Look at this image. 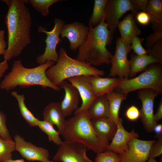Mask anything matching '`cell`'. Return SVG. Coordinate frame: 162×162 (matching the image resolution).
<instances>
[{
    "label": "cell",
    "mask_w": 162,
    "mask_h": 162,
    "mask_svg": "<svg viewBox=\"0 0 162 162\" xmlns=\"http://www.w3.org/2000/svg\"><path fill=\"white\" fill-rule=\"evenodd\" d=\"M8 9L5 17L8 31V46L3 56L8 62L21 54L31 42V14L26 4L28 0H3Z\"/></svg>",
    "instance_id": "cell-1"
},
{
    "label": "cell",
    "mask_w": 162,
    "mask_h": 162,
    "mask_svg": "<svg viewBox=\"0 0 162 162\" xmlns=\"http://www.w3.org/2000/svg\"><path fill=\"white\" fill-rule=\"evenodd\" d=\"M88 27L87 38L79 48L76 59L95 67L110 64L113 55L106 47L111 43L113 34L108 29L104 16L98 25Z\"/></svg>",
    "instance_id": "cell-2"
},
{
    "label": "cell",
    "mask_w": 162,
    "mask_h": 162,
    "mask_svg": "<svg viewBox=\"0 0 162 162\" xmlns=\"http://www.w3.org/2000/svg\"><path fill=\"white\" fill-rule=\"evenodd\" d=\"M54 63L50 62L34 68L25 67L20 60L15 61L11 71L5 76L0 84L2 90L9 91L17 86L25 88L39 86L44 88H51L56 91L59 87L52 83L47 77L46 72Z\"/></svg>",
    "instance_id": "cell-3"
},
{
    "label": "cell",
    "mask_w": 162,
    "mask_h": 162,
    "mask_svg": "<svg viewBox=\"0 0 162 162\" xmlns=\"http://www.w3.org/2000/svg\"><path fill=\"white\" fill-rule=\"evenodd\" d=\"M60 135L64 140L82 143L97 153L106 150L93 128L87 111L66 120Z\"/></svg>",
    "instance_id": "cell-4"
},
{
    "label": "cell",
    "mask_w": 162,
    "mask_h": 162,
    "mask_svg": "<svg viewBox=\"0 0 162 162\" xmlns=\"http://www.w3.org/2000/svg\"><path fill=\"white\" fill-rule=\"evenodd\" d=\"M56 63L46 70L48 79L54 84L59 87L62 83L70 78L80 76H103L104 71L85 62L72 58L67 54L65 50L61 47Z\"/></svg>",
    "instance_id": "cell-5"
},
{
    "label": "cell",
    "mask_w": 162,
    "mask_h": 162,
    "mask_svg": "<svg viewBox=\"0 0 162 162\" xmlns=\"http://www.w3.org/2000/svg\"><path fill=\"white\" fill-rule=\"evenodd\" d=\"M116 88L127 95L136 90L151 89L158 93L162 92V68L158 64L148 66L138 76L132 78L120 79Z\"/></svg>",
    "instance_id": "cell-6"
},
{
    "label": "cell",
    "mask_w": 162,
    "mask_h": 162,
    "mask_svg": "<svg viewBox=\"0 0 162 162\" xmlns=\"http://www.w3.org/2000/svg\"><path fill=\"white\" fill-rule=\"evenodd\" d=\"M64 23L62 20L56 18L54 20V26L50 31L46 30L45 28L40 26L38 28V32L44 33L46 35L45 40L46 46L44 53L37 56V62L40 65L50 62H57L58 59V56L56 52V47L58 44L62 40L60 38L62 28Z\"/></svg>",
    "instance_id": "cell-7"
},
{
    "label": "cell",
    "mask_w": 162,
    "mask_h": 162,
    "mask_svg": "<svg viewBox=\"0 0 162 162\" xmlns=\"http://www.w3.org/2000/svg\"><path fill=\"white\" fill-rule=\"evenodd\" d=\"M131 50L130 45L128 44L120 37H118L115 52L111 59L110 76L115 77L118 76L120 79L128 78L130 65L128 55Z\"/></svg>",
    "instance_id": "cell-8"
},
{
    "label": "cell",
    "mask_w": 162,
    "mask_h": 162,
    "mask_svg": "<svg viewBox=\"0 0 162 162\" xmlns=\"http://www.w3.org/2000/svg\"><path fill=\"white\" fill-rule=\"evenodd\" d=\"M87 147L76 142L62 141L53 160L62 162H93L87 156Z\"/></svg>",
    "instance_id": "cell-9"
},
{
    "label": "cell",
    "mask_w": 162,
    "mask_h": 162,
    "mask_svg": "<svg viewBox=\"0 0 162 162\" xmlns=\"http://www.w3.org/2000/svg\"><path fill=\"white\" fill-rule=\"evenodd\" d=\"M129 11L133 15L137 13L131 0H108L104 20L108 29L113 34L116 32L121 18Z\"/></svg>",
    "instance_id": "cell-10"
},
{
    "label": "cell",
    "mask_w": 162,
    "mask_h": 162,
    "mask_svg": "<svg viewBox=\"0 0 162 162\" xmlns=\"http://www.w3.org/2000/svg\"><path fill=\"white\" fill-rule=\"evenodd\" d=\"M158 93L150 89L139 90L138 98L141 101L142 106L140 110L141 121L146 131L153 132L154 128L157 124L154 118V102Z\"/></svg>",
    "instance_id": "cell-11"
},
{
    "label": "cell",
    "mask_w": 162,
    "mask_h": 162,
    "mask_svg": "<svg viewBox=\"0 0 162 162\" xmlns=\"http://www.w3.org/2000/svg\"><path fill=\"white\" fill-rule=\"evenodd\" d=\"M155 140H145L134 138L128 142V149L118 154L120 162H146L151 147Z\"/></svg>",
    "instance_id": "cell-12"
},
{
    "label": "cell",
    "mask_w": 162,
    "mask_h": 162,
    "mask_svg": "<svg viewBox=\"0 0 162 162\" xmlns=\"http://www.w3.org/2000/svg\"><path fill=\"white\" fill-rule=\"evenodd\" d=\"M15 150L26 160L41 162H56L50 160L49 151L43 147H38L28 142L21 136L16 134L14 137Z\"/></svg>",
    "instance_id": "cell-13"
},
{
    "label": "cell",
    "mask_w": 162,
    "mask_h": 162,
    "mask_svg": "<svg viewBox=\"0 0 162 162\" xmlns=\"http://www.w3.org/2000/svg\"><path fill=\"white\" fill-rule=\"evenodd\" d=\"M89 31V27L78 22L65 24L62 26L60 35L62 38H66L70 43V48L75 51L85 41Z\"/></svg>",
    "instance_id": "cell-14"
},
{
    "label": "cell",
    "mask_w": 162,
    "mask_h": 162,
    "mask_svg": "<svg viewBox=\"0 0 162 162\" xmlns=\"http://www.w3.org/2000/svg\"><path fill=\"white\" fill-rule=\"evenodd\" d=\"M77 89L82 100L81 106L74 112V115L88 110L96 98L87 76H80L67 80Z\"/></svg>",
    "instance_id": "cell-15"
},
{
    "label": "cell",
    "mask_w": 162,
    "mask_h": 162,
    "mask_svg": "<svg viewBox=\"0 0 162 162\" xmlns=\"http://www.w3.org/2000/svg\"><path fill=\"white\" fill-rule=\"evenodd\" d=\"M121 118L116 124V132L106 149L118 154L123 153L128 149V143L130 140L139 137L138 134L134 129L130 132L127 131L123 126Z\"/></svg>",
    "instance_id": "cell-16"
},
{
    "label": "cell",
    "mask_w": 162,
    "mask_h": 162,
    "mask_svg": "<svg viewBox=\"0 0 162 162\" xmlns=\"http://www.w3.org/2000/svg\"><path fill=\"white\" fill-rule=\"evenodd\" d=\"M59 87L63 89L65 92L64 98L60 103V105L65 118L71 115L79 108L80 95L76 88L69 82L64 81Z\"/></svg>",
    "instance_id": "cell-17"
},
{
    "label": "cell",
    "mask_w": 162,
    "mask_h": 162,
    "mask_svg": "<svg viewBox=\"0 0 162 162\" xmlns=\"http://www.w3.org/2000/svg\"><path fill=\"white\" fill-rule=\"evenodd\" d=\"M93 128L103 144L106 148L117 130L116 124L109 117L91 120Z\"/></svg>",
    "instance_id": "cell-18"
},
{
    "label": "cell",
    "mask_w": 162,
    "mask_h": 162,
    "mask_svg": "<svg viewBox=\"0 0 162 162\" xmlns=\"http://www.w3.org/2000/svg\"><path fill=\"white\" fill-rule=\"evenodd\" d=\"M87 76L96 97L113 92L116 88L120 80L119 78L102 77L98 75Z\"/></svg>",
    "instance_id": "cell-19"
},
{
    "label": "cell",
    "mask_w": 162,
    "mask_h": 162,
    "mask_svg": "<svg viewBox=\"0 0 162 162\" xmlns=\"http://www.w3.org/2000/svg\"><path fill=\"white\" fill-rule=\"evenodd\" d=\"M117 28L121 35L120 38L129 45H130L131 39L134 37L139 36L141 33L134 15L132 14H128L120 21Z\"/></svg>",
    "instance_id": "cell-20"
},
{
    "label": "cell",
    "mask_w": 162,
    "mask_h": 162,
    "mask_svg": "<svg viewBox=\"0 0 162 162\" xmlns=\"http://www.w3.org/2000/svg\"><path fill=\"white\" fill-rule=\"evenodd\" d=\"M43 120L56 126L60 135L66 120L61 110L60 103L51 102L45 107L43 112Z\"/></svg>",
    "instance_id": "cell-21"
},
{
    "label": "cell",
    "mask_w": 162,
    "mask_h": 162,
    "mask_svg": "<svg viewBox=\"0 0 162 162\" xmlns=\"http://www.w3.org/2000/svg\"><path fill=\"white\" fill-rule=\"evenodd\" d=\"M129 63V76L131 77L144 70L150 65L154 64H160L159 61L151 56L148 54L138 56L135 53L132 54Z\"/></svg>",
    "instance_id": "cell-22"
},
{
    "label": "cell",
    "mask_w": 162,
    "mask_h": 162,
    "mask_svg": "<svg viewBox=\"0 0 162 162\" xmlns=\"http://www.w3.org/2000/svg\"><path fill=\"white\" fill-rule=\"evenodd\" d=\"M87 111L91 120L109 117V104L106 95L96 97Z\"/></svg>",
    "instance_id": "cell-23"
},
{
    "label": "cell",
    "mask_w": 162,
    "mask_h": 162,
    "mask_svg": "<svg viewBox=\"0 0 162 162\" xmlns=\"http://www.w3.org/2000/svg\"><path fill=\"white\" fill-rule=\"evenodd\" d=\"M146 12L154 31L162 30V1L149 0Z\"/></svg>",
    "instance_id": "cell-24"
},
{
    "label": "cell",
    "mask_w": 162,
    "mask_h": 162,
    "mask_svg": "<svg viewBox=\"0 0 162 162\" xmlns=\"http://www.w3.org/2000/svg\"><path fill=\"white\" fill-rule=\"evenodd\" d=\"M106 95L109 104V117L117 124L121 119L118 115L121 104L126 99L127 95L113 91Z\"/></svg>",
    "instance_id": "cell-25"
},
{
    "label": "cell",
    "mask_w": 162,
    "mask_h": 162,
    "mask_svg": "<svg viewBox=\"0 0 162 162\" xmlns=\"http://www.w3.org/2000/svg\"><path fill=\"white\" fill-rule=\"evenodd\" d=\"M11 95L17 100L20 113L24 119L31 127L37 126L39 120L34 116L26 106L24 95L19 94L16 91L11 92Z\"/></svg>",
    "instance_id": "cell-26"
},
{
    "label": "cell",
    "mask_w": 162,
    "mask_h": 162,
    "mask_svg": "<svg viewBox=\"0 0 162 162\" xmlns=\"http://www.w3.org/2000/svg\"><path fill=\"white\" fill-rule=\"evenodd\" d=\"M108 0H94L92 14L88 22L89 26L98 25L105 16V11Z\"/></svg>",
    "instance_id": "cell-27"
},
{
    "label": "cell",
    "mask_w": 162,
    "mask_h": 162,
    "mask_svg": "<svg viewBox=\"0 0 162 162\" xmlns=\"http://www.w3.org/2000/svg\"><path fill=\"white\" fill-rule=\"evenodd\" d=\"M37 126L47 135L49 141L58 146L62 143L58 131L55 130L52 124L45 121L39 120Z\"/></svg>",
    "instance_id": "cell-28"
},
{
    "label": "cell",
    "mask_w": 162,
    "mask_h": 162,
    "mask_svg": "<svg viewBox=\"0 0 162 162\" xmlns=\"http://www.w3.org/2000/svg\"><path fill=\"white\" fill-rule=\"evenodd\" d=\"M15 150V144L12 140H6L0 137V162L12 159V153Z\"/></svg>",
    "instance_id": "cell-29"
},
{
    "label": "cell",
    "mask_w": 162,
    "mask_h": 162,
    "mask_svg": "<svg viewBox=\"0 0 162 162\" xmlns=\"http://www.w3.org/2000/svg\"><path fill=\"white\" fill-rule=\"evenodd\" d=\"M61 0H29L28 2L31 6L42 16H46L50 13L49 9L51 5Z\"/></svg>",
    "instance_id": "cell-30"
},
{
    "label": "cell",
    "mask_w": 162,
    "mask_h": 162,
    "mask_svg": "<svg viewBox=\"0 0 162 162\" xmlns=\"http://www.w3.org/2000/svg\"><path fill=\"white\" fill-rule=\"evenodd\" d=\"M95 161V162H120L118 154L108 150L97 153Z\"/></svg>",
    "instance_id": "cell-31"
},
{
    "label": "cell",
    "mask_w": 162,
    "mask_h": 162,
    "mask_svg": "<svg viewBox=\"0 0 162 162\" xmlns=\"http://www.w3.org/2000/svg\"><path fill=\"white\" fill-rule=\"evenodd\" d=\"M144 39L138 36H135L131 39L130 46L134 53L137 55L142 56L147 54V50L142 45V43Z\"/></svg>",
    "instance_id": "cell-32"
},
{
    "label": "cell",
    "mask_w": 162,
    "mask_h": 162,
    "mask_svg": "<svg viewBox=\"0 0 162 162\" xmlns=\"http://www.w3.org/2000/svg\"><path fill=\"white\" fill-rule=\"evenodd\" d=\"M147 54L157 60L161 65L162 64V40L155 44L151 47L148 49Z\"/></svg>",
    "instance_id": "cell-33"
},
{
    "label": "cell",
    "mask_w": 162,
    "mask_h": 162,
    "mask_svg": "<svg viewBox=\"0 0 162 162\" xmlns=\"http://www.w3.org/2000/svg\"><path fill=\"white\" fill-rule=\"evenodd\" d=\"M0 137L6 140H12L6 126V117L0 111Z\"/></svg>",
    "instance_id": "cell-34"
},
{
    "label": "cell",
    "mask_w": 162,
    "mask_h": 162,
    "mask_svg": "<svg viewBox=\"0 0 162 162\" xmlns=\"http://www.w3.org/2000/svg\"><path fill=\"white\" fill-rule=\"evenodd\" d=\"M162 154V137L155 141L152 145L150 151L149 158L155 159Z\"/></svg>",
    "instance_id": "cell-35"
},
{
    "label": "cell",
    "mask_w": 162,
    "mask_h": 162,
    "mask_svg": "<svg viewBox=\"0 0 162 162\" xmlns=\"http://www.w3.org/2000/svg\"><path fill=\"white\" fill-rule=\"evenodd\" d=\"M162 40V30L154 31L146 39V46L147 49L151 47L158 41Z\"/></svg>",
    "instance_id": "cell-36"
},
{
    "label": "cell",
    "mask_w": 162,
    "mask_h": 162,
    "mask_svg": "<svg viewBox=\"0 0 162 162\" xmlns=\"http://www.w3.org/2000/svg\"><path fill=\"white\" fill-rule=\"evenodd\" d=\"M125 116L130 121H136L140 117V110L136 106L132 105L126 110Z\"/></svg>",
    "instance_id": "cell-37"
},
{
    "label": "cell",
    "mask_w": 162,
    "mask_h": 162,
    "mask_svg": "<svg viewBox=\"0 0 162 162\" xmlns=\"http://www.w3.org/2000/svg\"><path fill=\"white\" fill-rule=\"evenodd\" d=\"M131 2L137 12L139 10L146 12L149 0H131Z\"/></svg>",
    "instance_id": "cell-38"
},
{
    "label": "cell",
    "mask_w": 162,
    "mask_h": 162,
    "mask_svg": "<svg viewBox=\"0 0 162 162\" xmlns=\"http://www.w3.org/2000/svg\"><path fill=\"white\" fill-rule=\"evenodd\" d=\"M136 19L139 23L142 25H147L150 22V18L146 12L141 11L137 13Z\"/></svg>",
    "instance_id": "cell-39"
},
{
    "label": "cell",
    "mask_w": 162,
    "mask_h": 162,
    "mask_svg": "<svg viewBox=\"0 0 162 162\" xmlns=\"http://www.w3.org/2000/svg\"><path fill=\"white\" fill-rule=\"evenodd\" d=\"M7 44L5 40V32L0 29V56L5 54L7 49Z\"/></svg>",
    "instance_id": "cell-40"
},
{
    "label": "cell",
    "mask_w": 162,
    "mask_h": 162,
    "mask_svg": "<svg viewBox=\"0 0 162 162\" xmlns=\"http://www.w3.org/2000/svg\"><path fill=\"white\" fill-rule=\"evenodd\" d=\"M154 118L156 122L160 120L162 118V99L160 100L156 113L154 115Z\"/></svg>",
    "instance_id": "cell-41"
},
{
    "label": "cell",
    "mask_w": 162,
    "mask_h": 162,
    "mask_svg": "<svg viewBox=\"0 0 162 162\" xmlns=\"http://www.w3.org/2000/svg\"><path fill=\"white\" fill-rule=\"evenodd\" d=\"M155 134L156 137L158 138L162 137V125L158 123L154 127L153 132Z\"/></svg>",
    "instance_id": "cell-42"
},
{
    "label": "cell",
    "mask_w": 162,
    "mask_h": 162,
    "mask_svg": "<svg viewBox=\"0 0 162 162\" xmlns=\"http://www.w3.org/2000/svg\"><path fill=\"white\" fill-rule=\"evenodd\" d=\"M8 67V62L4 60L0 63V80L2 77Z\"/></svg>",
    "instance_id": "cell-43"
},
{
    "label": "cell",
    "mask_w": 162,
    "mask_h": 162,
    "mask_svg": "<svg viewBox=\"0 0 162 162\" xmlns=\"http://www.w3.org/2000/svg\"><path fill=\"white\" fill-rule=\"evenodd\" d=\"M2 162H26L22 159L13 160L12 159L5 160Z\"/></svg>",
    "instance_id": "cell-44"
},
{
    "label": "cell",
    "mask_w": 162,
    "mask_h": 162,
    "mask_svg": "<svg viewBox=\"0 0 162 162\" xmlns=\"http://www.w3.org/2000/svg\"><path fill=\"white\" fill-rule=\"evenodd\" d=\"M148 162H159L157 161L155 159L153 158H149L148 160Z\"/></svg>",
    "instance_id": "cell-45"
}]
</instances>
